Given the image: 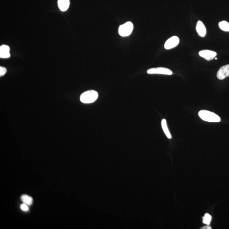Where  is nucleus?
Returning a JSON list of instances; mask_svg holds the SVG:
<instances>
[{
    "label": "nucleus",
    "instance_id": "obj_13",
    "mask_svg": "<svg viewBox=\"0 0 229 229\" xmlns=\"http://www.w3.org/2000/svg\"><path fill=\"white\" fill-rule=\"evenodd\" d=\"M221 30L225 31H229V23L226 21H222L218 24Z\"/></svg>",
    "mask_w": 229,
    "mask_h": 229
},
{
    "label": "nucleus",
    "instance_id": "obj_9",
    "mask_svg": "<svg viewBox=\"0 0 229 229\" xmlns=\"http://www.w3.org/2000/svg\"><path fill=\"white\" fill-rule=\"evenodd\" d=\"M196 30L199 35L202 37H204L206 34V29L204 24L201 21H198L197 23Z\"/></svg>",
    "mask_w": 229,
    "mask_h": 229
},
{
    "label": "nucleus",
    "instance_id": "obj_14",
    "mask_svg": "<svg viewBox=\"0 0 229 229\" xmlns=\"http://www.w3.org/2000/svg\"><path fill=\"white\" fill-rule=\"evenodd\" d=\"M211 216L208 213H206L203 217V223L207 225H210L211 220Z\"/></svg>",
    "mask_w": 229,
    "mask_h": 229
},
{
    "label": "nucleus",
    "instance_id": "obj_2",
    "mask_svg": "<svg viewBox=\"0 0 229 229\" xmlns=\"http://www.w3.org/2000/svg\"><path fill=\"white\" fill-rule=\"evenodd\" d=\"M199 117L203 121L210 122H219L221 121L220 117L213 112L206 110L200 111L198 113Z\"/></svg>",
    "mask_w": 229,
    "mask_h": 229
},
{
    "label": "nucleus",
    "instance_id": "obj_17",
    "mask_svg": "<svg viewBox=\"0 0 229 229\" xmlns=\"http://www.w3.org/2000/svg\"><path fill=\"white\" fill-rule=\"evenodd\" d=\"M202 229H211V227L209 226H204V227H203V228H202Z\"/></svg>",
    "mask_w": 229,
    "mask_h": 229
},
{
    "label": "nucleus",
    "instance_id": "obj_11",
    "mask_svg": "<svg viewBox=\"0 0 229 229\" xmlns=\"http://www.w3.org/2000/svg\"><path fill=\"white\" fill-rule=\"evenodd\" d=\"M161 126H162V128L163 131L165 135L168 138L171 139V135L169 129H168L166 121L165 119H163L161 121Z\"/></svg>",
    "mask_w": 229,
    "mask_h": 229
},
{
    "label": "nucleus",
    "instance_id": "obj_15",
    "mask_svg": "<svg viewBox=\"0 0 229 229\" xmlns=\"http://www.w3.org/2000/svg\"><path fill=\"white\" fill-rule=\"evenodd\" d=\"M7 71V69L3 67H0V77H2L5 74Z\"/></svg>",
    "mask_w": 229,
    "mask_h": 229
},
{
    "label": "nucleus",
    "instance_id": "obj_10",
    "mask_svg": "<svg viewBox=\"0 0 229 229\" xmlns=\"http://www.w3.org/2000/svg\"><path fill=\"white\" fill-rule=\"evenodd\" d=\"M58 5L62 12L66 11L70 5V0H58Z\"/></svg>",
    "mask_w": 229,
    "mask_h": 229
},
{
    "label": "nucleus",
    "instance_id": "obj_3",
    "mask_svg": "<svg viewBox=\"0 0 229 229\" xmlns=\"http://www.w3.org/2000/svg\"><path fill=\"white\" fill-rule=\"evenodd\" d=\"M133 23L131 22H126L119 26V33L121 37H127L131 34L133 31Z\"/></svg>",
    "mask_w": 229,
    "mask_h": 229
},
{
    "label": "nucleus",
    "instance_id": "obj_12",
    "mask_svg": "<svg viewBox=\"0 0 229 229\" xmlns=\"http://www.w3.org/2000/svg\"><path fill=\"white\" fill-rule=\"evenodd\" d=\"M22 202L28 205H31L33 203V199L27 195H23L21 197Z\"/></svg>",
    "mask_w": 229,
    "mask_h": 229
},
{
    "label": "nucleus",
    "instance_id": "obj_6",
    "mask_svg": "<svg viewBox=\"0 0 229 229\" xmlns=\"http://www.w3.org/2000/svg\"><path fill=\"white\" fill-rule=\"evenodd\" d=\"M229 76V65L222 66L217 73V77L218 79L222 80Z\"/></svg>",
    "mask_w": 229,
    "mask_h": 229
},
{
    "label": "nucleus",
    "instance_id": "obj_1",
    "mask_svg": "<svg viewBox=\"0 0 229 229\" xmlns=\"http://www.w3.org/2000/svg\"><path fill=\"white\" fill-rule=\"evenodd\" d=\"M99 94L94 90H89L82 93L80 96V100L85 104H90L95 102L97 99Z\"/></svg>",
    "mask_w": 229,
    "mask_h": 229
},
{
    "label": "nucleus",
    "instance_id": "obj_16",
    "mask_svg": "<svg viewBox=\"0 0 229 229\" xmlns=\"http://www.w3.org/2000/svg\"><path fill=\"white\" fill-rule=\"evenodd\" d=\"M21 208L23 211H27L29 210V208H28L27 204H24V203L21 205Z\"/></svg>",
    "mask_w": 229,
    "mask_h": 229
},
{
    "label": "nucleus",
    "instance_id": "obj_4",
    "mask_svg": "<svg viewBox=\"0 0 229 229\" xmlns=\"http://www.w3.org/2000/svg\"><path fill=\"white\" fill-rule=\"evenodd\" d=\"M147 73L148 74H163L171 75L173 74L172 71L169 69L165 68L158 67L152 68L147 70Z\"/></svg>",
    "mask_w": 229,
    "mask_h": 229
},
{
    "label": "nucleus",
    "instance_id": "obj_5",
    "mask_svg": "<svg viewBox=\"0 0 229 229\" xmlns=\"http://www.w3.org/2000/svg\"><path fill=\"white\" fill-rule=\"evenodd\" d=\"M180 39L178 37L173 36L171 37L166 42L164 45L165 48L166 49H170L173 48L178 45Z\"/></svg>",
    "mask_w": 229,
    "mask_h": 229
},
{
    "label": "nucleus",
    "instance_id": "obj_8",
    "mask_svg": "<svg viewBox=\"0 0 229 229\" xmlns=\"http://www.w3.org/2000/svg\"><path fill=\"white\" fill-rule=\"evenodd\" d=\"M10 48L8 45H3L0 47V57L2 58H7L10 57Z\"/></svg>",
    "mask_w": 229,
    "mask_h": 229
},
{
    "label": "nucleus",
    "instance_id": "obj_18",
    "mask_svg": "<svg viewBox=\"0 0 229 229\" xmlns=\"http://www.w3.org/2000/svg\"><path fill=\"white\" fill-rule=\"evenodd\" d=\"M215 59H217V58H215Z\"/></svg>",
    "mask_w": 229,
    "mask_h": 229
},
{
    "label": "nucleus",
    "instance_id": "obj_7",
    "mask_svg": "<svg viewBox=\"0 0 229 229\" xmlns=\"http://www.w3.org/2000/svg\"><path fill=\"white\" fill-rule=\"evenodd\" d=\"M199 56L208 61L212 60L217 55V53L210 50H204L199 51Z\"/></svg>",
    "mask_w": 229,
    "mask_h": 229
}]
</instances>
